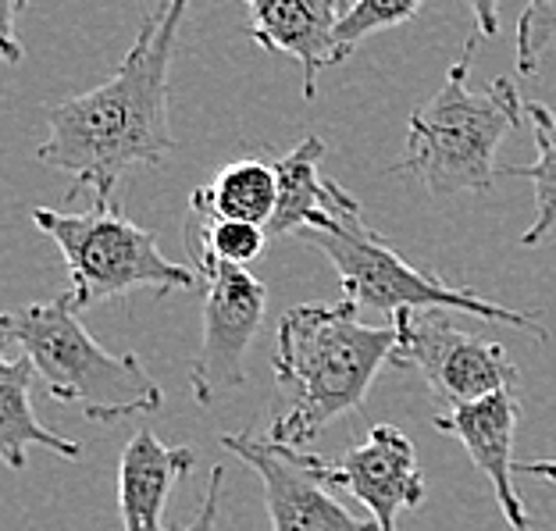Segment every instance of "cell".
<instances>
[{"label":"cell","instance_id":"cell-20","mask_svg":"<svg viewBox=\"0 0 556 531\" xmlns=\"http://www.w3.org/2000/svg\"><path fill=\"white\" fill-rule=\"evenodd\" d=\"M556 43V0H528L517 22V68L535 75L542 54Z\"/></svg>","mask_w":556,"mask_h":531},{"label":"cell","instance_id":"cell-21","mask_svg":"<svg viewBox=\"0 0 556 531\" xmlns=\"http://www.w3.org/2000/svg\"><path fill=\"white\" fill-rule=\"evenodd\" d=\"M222 478H225V467L218 464L207 478V489H204V503H200V514L189 521L182 531H218V507H222Z\"/></svg>","mask_w":556,"mask_h":531},{"label":"cell","instance_id":"cell-16","mask_svg":"<svg viewBox=\"0 0 556 531\" xmlns=\"http://www.w3.org/2000/svg\"><path fill=\"white\" fill-rule=\"evenodd\" d=\"M33 378H36V368L25 353L22 357H11V353L0 357V457H4L8 467H15V471L25 467V453L33 446H43L65 460H79V453H83L79 442L54 435L40 417H36Z\"/></svg>","mask_w":556,"mask_h":531},{"label":"cell","instance_id":"cell-18","mask_svg":"<svg viewBox=\"0 0 556 531\" xmlns=\"http://www.w3.org/2000/svg\"><path fill=\"white\" fill-rule=\"evenodd\" d=\"M268 239L271 236L264 225H250V222H204L189 214V225H186V250H189V257H193V268L207 261L247 268V264L264 257Z\"/></svg>","mask_w":556,"mask_h":531},{"label":"cell","instance_id":"cell-4","mask_svg":"<svg viewBox=\"0 0 556 531\" xmlns=\"http://www.w3.org/2000/svg\"><path fill=\"white\" fill-rule=\"evenodd\" d=\"M478 36L464 43L460 61L446 72L442 90L407 122V154L396 172L417 175L435 197L489 193L500 179L496 150L521 125V97L514 79H496L485 93L467 86Z\"/></svg>","mask_w":556,"mask_h":531},{"label":"cell","instance_id":"cell-22","mask_svg":"<svg viewBox=\"0 0 556 531\" xmlns=\"http://www.w3.org/2000/svg\"><path fill=\"white\" fill-rule=\"evenodd\" d=\"M29 8V0H0V43H4V58L18 61L22 43H18V18Z\"/></svg>","mask_w":556,"mask_h":531},{"label":"cell","instance_id":"cell-10","mask_svg":"<svg viewBox=\"0 0 556 531\" xmlns=\"http://www.w3.org/2000/svg\"><path fill=\"white\" fill-rule=\"evenodd\" d=\"M222 446L261 478L271 531H378L375 521L353 517L328 485L303 467L296 450L275 446L271 439L250 432L222 435Z\"/></svg>","mask_w":556,"mask_h":531},{"label":"cell","instance_id":"cell-3","mask_svg":"<svg viewBox=\"0 0 556 531\" xmlns=\"http://www.w3.org/2000/svg\"><path fill=\"white\" fill-rule=\"evenodd\" d=\"M83 307L72 293L29 303L4 314L0 332L8 346H22L43 378L50 400L68 403L97 425H118L125 417L154 414L161 385L147 375L136 353H111L86 332Z\"/></svg>","mask_w":556,"mask_h":531},{"label":"cell","instance_id":"cell-5","mask_svg":"<svg viewBox=\"0 0 556 531\" xmlns=\"http://www.w3.org/2000/svg\"><path fill=\"white\" fill-rule=\"evenodd\" d=\"M300 236L328 257V264L339 275V286H343V300H350L357 311L393 314L396 318L403 311L442 307V311L471 314V318L482 321L514 325L532 339H542V343L549 339L542 321L532 318L528 311H510L503 303H492L471 293V289L446 282L442 275L414 268L410 261L400 257V250L382 232H375L364 222L361 207L336 214L325 229H307Z\"/></svg>","mask_w":556,"mask_h":531},{"label":"cell","instance_id":"cell-6","mask_svg":"<svg viewBox=\"0 0 556 531\" xmlns=\"http://www.w3.org/2000/svg\"><path fill=\"white\" fill-rule=\"evenodd\" d=\"M33 222L65 254L72 278L68 293L83 311L100 300L143 293V289L157 296L172 289H193L200 278L193 268L164 257L157 236L132 225L122 207H93L86 214L36 207Z\"/></svg>","mask_w":556,"mask_h":531},{"label":"cell","instance_id":"cell-12","mask_svg":"<svg viewBox=\"0 0 556 531\" xmlns=\"http://www.w3.org/2000/svg\"><path fill=\"white\" fill-rule=\"evenodd\" d=\"M250 8V36L271 54H289L303 68V97L314 100L318 72L332 65L336 29L350 0H243Z\"/></svg>","mask_w":556,"mask_h":531},{"label":"cell","instance_id":"cell-15","mask_svg":"<svg viewBox=\"0 0 556 531\" xmlns=\"http://www.w3.org/2000/svg\"><path fill=\"white\" fill-rule=\"evenodd\" d=\"M278 207V172L268 157L229 161L207 186L193 189L189 214L204 222H250L268 229Z\"/></svg>","mask_w":556,"mask_h":531},{"label":"cell","instance_id":"cell-19","mask_svg":"<svg viewBox=\"0 0 556 531\" xmlns=\"http://www.w3.org/2000/svg\"><path fill=\"white\" fill-rule=\"evenodd\" d=\"M425 0H350L343 22L336 29V54L332 65L346 61L368 36L396 29V25L410 22L421 11Z\"/></svg>","mask_w":556,"mask_h":531},{"label":"cell","instance_id":"cell-11","mask_svg":"<svg viewBox=\"0 0 556 531\" xmlns=\"http://www.w3.org/2000/svg\"><path fill=\"white\" fill-rule=\"evenodd\" d=\"M517 421H521V400H517V385L500 389L467 407H453L446 414H435V428L442 435L457 439L467 450L471 464L489 478L492 492L507 524L514 531H532V517L525 510V500L517 492V460H514V435Z\"/></svg>","mask_w":556,"mask_h":531},{"label":"cell","instance_id":"cell-23","mask_svg":"<svg viewBox=\"0 0 556 531\" xmlns=\"http://www.w3.org/2000/svg\"><path fill=\"white\" fill-rule=\"evenodd\" d=\"M467 8L475 11L478 36H496L500 33V0H467Z\"/></svg>","mask_w":556,"mask_h":531},{"label":"cell","instance_id":"cell-1","mask_svg":"<svg viewBox=\"0 0 556 531\" xmlns=\"http://www.w3.org/2000/svg\"><path fill=\"white\" fill-rule=\"evenodd\" d=\"M189 0H157L136 43L104 86L47 108V139L36 161L90 189L93 207H118L132 168H157L175 147L168 129V68Z\"/></svg>","mask_w":556,"mask_h":531},{"label":"cell","instance_id":"cell-17","mask_svg":"<svg viewBox=\"0 0 556 531\" xmlns=\"http://www.w3.org/2000/svg\"><path fill=\"white\" fill-rule=\"evenodd\" d=\"M525 111L535 129L539 161L521 164V168H500V175H517V179H528L535 186V222L521 243L539 246L556 229V115H549V108L539 104V100H528Z\"/></svg>","mask_w":556,"mask_h":531},{"label":"cell","instance_id":"cell-8","mask_svg":"<svg viewBox=\"0 0 556 531\" xmlns=\"http://www.w3.org/2000/svg\"><path fill=\"white\" fill-rule=\"evenodd\" d=\"M207 289L204 300V336L193 361V396L200 407H211L229 389L247 382V350L261 332L268 289L257 275L236 264L207 261L193 268Z\"/></svg>","mask_w":556,"mask_h":531},{"label":"cell","instance_id":"cell-9","mask_svg":"<svg viewBox=\"0 0 556 531\" xmlns=\"http://www.w3.org/2000/svg\"><path fill=\"white\" fill-rule=\"evenodd\" d=\"M300 460L318 482L343 489L368 507L378 531H396L400 510L421 507L425 500V475L414 442L396 425H371L364 442L336 460H321L314 453H300Z\"/></svg>","mask_w":556,"mask_h":531},{"label":"cell","instance_id":"cell-14","mask_svg":"<svg viewBox=\"0 0 556 531\" xmlns=\"http://www.w3.org/2000/svg\"><path fill=\"white\" fill-rule=\"evenodd\" d=\"M325 161V139L321 136H303L296 150H289L286 157L275 161L278 172V207L268 222V236H289V232H307L325 229L336 214L361 207L339 182L321 175Z\"/></svg>","mask_w":556,"mask_h":531},{"label":"cell","instance_id":"cell-7","mask_svg":"<svg viewBox=\"0 0 556 531\" xmlns=\"http://www.w3.org/2000/svg\"><path fill=\"white\" fill-rule=\"evenodd\" d=\"M393 325L400 328L393 368L417 371L439 400L450 403V410L517 385V368L507 350L492 339L460 332L442 307L403 311Z\"/></svg>","mask_w":556,"mask_h":531},{"label":"cell","instance_id":"cell-24","mask_svg":"<svg viewBox=\"0 0 556 531\" xmlns=\"http://www.w3.org/2000/svg\"><path fill=\"white\" fill-rule=\"evenodd\" d=\"M517 475L542 478V482L556 485V460H521V464H517Z\"/></svg>","mask_w":556,"mask_h":531},{"label":"cell","instance_id":"cell-2","mask_svg":"<svg viewBox=\"0 0 556 531\" xmlns=\"http://www.w3.org/2000/svg\"><path fill=\"white\" fill-rule=\"evenodd\" d=\"M396 325H364L350 300L300 303L278 321L275 378L289 407L271 417L275 446L300 450L336 417L361 410L382 368H393Z\"/></svg>","mask_w":556,"mask_h":531},{"label":"cell","instance_id":"cell-13","mask_svg":"<svg viewBox=\"0 0 556 531\" xmlns=\"http://www.w3.org/2000/svg\"><path fill=\"white\" fill-rule=\"evenodd\" d=\"M193 467V450L189 446H164V442L139 428L125 442L118 460V510L125 531H164V507L175 482H182Z\"/></svg>","mask_w":556,"mask_h":531}]
</instances>
